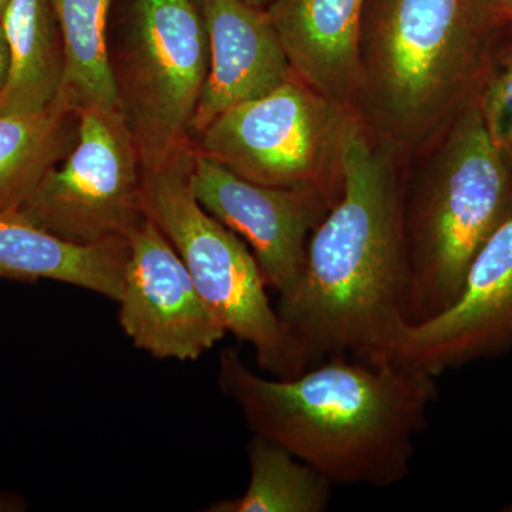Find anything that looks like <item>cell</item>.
I'll return each instance as SVG.
<instances>
[{
  "label": "cell",
  "mask_w": 512,
  "mask_h": 512,
  "mask_svg": "<svg viewBox=\"0 0 512 512\" xmlns=\"http://www.w3.org/2000/svg\"><path fill=\"white\" fill-rule=\"evenodd\" d=\"M406 164L366 133L350 136L342 195L313 231L291 295L276 306L308 369L330 359L392 363L410 325Z\"/></svg>",
  "instance_id": "obj_1"
},
{
  "label": "cell",
  "mask_w": 512,
  "mask_h": 512,
  "mask_svg": "<svg viewBox=\"0 0 512 512\" xmlns=\"http://www.w3.org/2000/svg\"><path fill=\"white\" fill-rule=\"evenodd\" d=\"M436 379L350 359L325 360L292 379L264 377L238 349L222 350L217 376L254 436L275 441L333 485L373 488L409 476L439 396Z\"/></svg>",
  "instance_id": "obj_2"
},
{
  "label": "cell",
  "mask_w": 512,
  "mask_h": 512,
  "mask_svg": "<svg viewBox=\"0 0 512 512\" xmlns=\"http://www.w3.org/2000/svg\"><path fill=\"white\" fill-rule=\"evenodd\" d=\"M495 29L470 0H365L356 113L404 164L476 100Z\"/></svg>",
  "instance_id": "obj_3"
},
{
  "label": "cell",
  "mask_w": 512,
  "mask_h": 512,
  "mask_svg": "<svg viewBox=\"0 0 512 512\" xmlns=\"http://www.w3.org/2000/svg\"><path fill=\"white\" fill-rule=\"evenodd\" d=\"M511 214L512 164L470 104L406 164L410 325L456 302L474 256Z\"/></svg>",
  "instance_id": "obj_4"
},
{
  "label": "cell",
  "mask_w": 512,
  "mask_h": 512,
  "mask_svg": "<svg viewBox=\"0 0 512 512\" xmlns=\"http://www.w3.org/2000/svg\"><path fill=\"white\" fill-rule=\"evenodd\" d=\"M192 144L144 171V211L177 249L198 292L221 325L254 349L256 363L278 379L308 370L305 353L269 302L255 255L201 207L190 187Z\"/></svg>",
  "instance_id": "obj_5"
},
{
  "label": "cell",
  "mask_w": 512,
  "mask_h": 512,
  "mask_svg": "<svg viewBox=\"0 0 512 512\" xmlns=\"http://www.w3.org/2000/svg\"><path fill=\"white\" fill-rule=\"evenodd\" d=\"M119 109L144 171L191 146L210 43L194 0H127L109 45Z\"/></svg>",
  "instance_id": "obj_6"
},
{
  "label": "cell",
  "mask_w": 512,
  "mask_h": 512,
  "mask_svg": "<svg viewBox=\"0 0 512 512\" xmlns=\"http://www.w3.org/2000/svg\"><path fill=\"white\" fill-rule=\"evenodd\" d=\"M359 123L355 110L295 74L261 99L222 113L192 147L252 183L338 201L350 136Z\"/></svg>",
  "instance_id": "obj_7"
},
{
  "label": "cell",
  "mask_w": 512,
  "mask_h": 512,
  "mask_svg": "<svg viewBox=\"0 0 512 512\" xmlns=\"http://www.w3.org/2000/svg\"><path fill=\"white\" fill-rule=\"evenodd\" d=\"M77 114L76 144L19 211L72 244L128 239L147 218L136 143L119 107H84Z\"/></svg>",
  "instance_id": "obj_8"
},
{
  "label": "cell",
  "mask_w": 512,
  "mask_h": 512,
  "mask_svg": "<svg viewBox=\"0 0 512 512\" xmlns=\"http://www.w3.org/2000/svg\"><path fill=\"white\" fill-rule=\"evenodd\" d=\"M117 303L120 328L137 349L156 359L198 360L227 335L177 249L148 217L128 238Z\"/></svg>",
  "instance_id": "obj_9"
},
{
  "label": "cell",
  "mask_w": 512,
  "mask_h": 512,
  "mask_svg": "<svg viewBox=\"0 0 512 512\" xmlns=\"http://www.w3.org/2000/svg\"><path fill=\"white\" fill-rule=\"evenodd\" d=\"M190 187L201 207L252 249L266 285L279 299L291 295L309 239L336 201L318 192L252 183L194 147Z\"/></svg>",
  "instance_id": "obj_10"
},
{
  "label": "cell",
  "mask_w": 512,
  "mask_h": 512,
  "mask_svg": "<svg viewBox=\"0 0 512 512\" xmlns=\"http://www.w3.org/2000/svg\"><path fill=\"white\" fill-rule=\"evenodd\" d=\"M512 352V214L474 256L456 302L407 326L392 363L439 377Z\"/></svg>",
  "instance_id": "obj_11"
},
{
  "label": "cell",
  "mask_w": 512,
  "mask_h": 512,
  "mask_svg": "<svg viewBox=\"0 0 512 512\" xmlns=\"http://www.w3.org/2000/svg\"><path fill=\"white\" fill-rule=\"evenodd\" d=\"M210 66L191 124V143L225 111L261 99L295 76L268 10L242 0H201Z\"/></svg>",
  "instance_id": "obj_12"
},
{
  "label": "cell",
  "mask_w": 512,
  "mask_h": 512,
  "mask_svg": "<svg viewBox=\"0 0 512 512\" xmlns=\"http://www.w3.org/2000/svg\"><path fill=\"white\" fill-rule=\"evenodd\" d=\"M363 2L275 0L266 8L295 73L313 89L355 111Z\"/></svg>",
  "instance_id": "obj_13"
},
{
  "label": "cell",
  "mask_w": 512,
  "mask_h": 512,
  "mask_svg": "<svg viewBox=\"0 0 512 512\" xmlns=\"http://www.w3.org/2000/svg\"><path fill=\"white\" fill-rule=\"evenodd\" d=\"M128 239L77 245L37 227L19 210L0 214V279L55 281L119 302Z\"/></svg>",
  "instance_id": "obj_14"
},
{
  "label": "cell",
  "mask_w": 512,
  "mask_h": 512,
  "mask_svg": "<svg viewBox=\"0 0 512 512\" xmlns=\"http://www.w3.org/2000/svg\"><path fill=\"white\" fill-rule=\"evenodd\" d=\"M10 50L9 79L0 114H30L55 101L62 89V33L50 0H10L2 22Z\"/></svg>",
  "instance_id": "obj_15"
},
{
  "label": "cell",
  "mask_w": 512,
  "mask_h": 512,
  "mask_svg": "<svg viewBox=\"0 0 512 512\" xmlns=\"http://www.w3.org/2000/svg\"><path fill=\"white\" fill-rule=\"evenodd\" d=\"M79 114L57 94L43 110L0 114V214L19 210L43 177L70 153Z\"/></svg>",
  "instance_id": "obj_16"
},
{
  "label": "cell",
  "mask_w": 512,
  "mask_h": 512,
  "mask_svg": "<svg viewBox=\"0 0 512 512\" xmlns=\"http://www.w3.org/2000/svg\"><path fill=\"white\" fill-rule=\"evenodd\" d=\"M64 49L59 96L74 110L119 107L111 70L109 33L113 0H50Z\"/></svg>",
  "instance_id": "obj_17"
},
{
  "label": "cell",
  "mask_w": 512,
  "mask_h": 512,
  "mask_svg": "<svg viewBox=\"0 0 512 512\" xmlns=\"http://www.w3.org/2000/svg\"><path fill=\"white\" fill-rule=\"evenodd\" d=\"M249 483L241 497L218 501L207 512H325L333 484L275 441L248 444Z\"/></svg>",
  "instance_id": "obj_18"
},
{
  "label": "cell",
  "mask_w": 512,
  "mask_h": 512,
  "mask_svg": "<svg viewBox=\"0 0 512 512\" xmlns=\"http://www.w3.org/2000/svg\"><path fill=\"white\" fill-rule=\"evenodd\" d=\"M474 103L495 147L512 164V25L495 29Z\"/></svg>",
  "instance_id": "obj_19"
},
{
  "label": "cell",
  "mask_w": 512,
  "mask_h": 512,
  "mask_svg": "<svg viewBox=\"0 0 512 512\" xmlns=\"http://www.w3.org/2000/svg\"><path fill=\"white\" fill-rule=\"evenodd\" d=\"M485 25L497 29L512 25V0H470Z\"/></svg>",
  "instance_id": "obj_20"
},
{
  "label": "cell",
  "mask_w": 512,
  "mask_h": 512,
  "mask_svg": "<svg viewBox=\"0 0 512 512\" xmlns=\"http://www.w3.org/2000/svg\"><path fill=\"white\" fill-rule=\"evenodd\" d=\"M10 70V50L8 40H6L5 32L0 25V94L5 90L6 83L9 79Z\"/></svg>",
  "instance_id": "obj_21"
},
{
  "label": "cell",
  "mask_w": 512,
  "mask_h": 512,
  "mask_svg": "<svg viewBox=\"0 0 512 512\" xmlns=\"http://www.w3.org/2000/svg\"><path fill=\"white\" fill-rule=\"evenodd\" d=\"M26 508L28 504L20 495L0 490V512H20Z\"/></svg>",
  "instance_id": "obj_22"
},
{
  "label": "cell",
  "mask_w": 512,
  "mask_h": 512,
  "mask_svg": "<svg viewBox=\"0 0 512 512\" xmlns=\"http://www.w3.org/2000/svg\"><path fill=\"white\" fill-rule=\"evenodd\" d=\"M197 5H200L201 0H194ZM242 2L248 3V5L255 6V8L266 9L269 5L275 2V0H242Z\"/></svg>",
  "instance_id": "obj_23"
},
{
  "label": "cell",
  "mask_w": 512,
  "mask_h": 512,
  "mask_svg": "<svg viewBox=\"0 0 512 512\" xmlns=\"http://www.w3.org/2000/svg\"><path fill=\"white\" fill-rule=\"evenodd\" d=\"M10 0H0V22H2L3 15H5V10L8 8Z\"/></svg>",
  "instance_id": "obj_24"
},
{
  "label": "cell",
  "mask_w": 512,
  "mask_h": 512,
  "mask_svg": "<svg viewBox=\"0 0 512 512\" xmlns=\"http://www.w3.org/2000/svg\"><path fill=\"white\" fill-rule=\"evenodd\" d=\"M503 511H510V512H512V504L507 505V507H505Z\"/></svg>",
  "instance_id": "obj_25"
}]
</instances>
